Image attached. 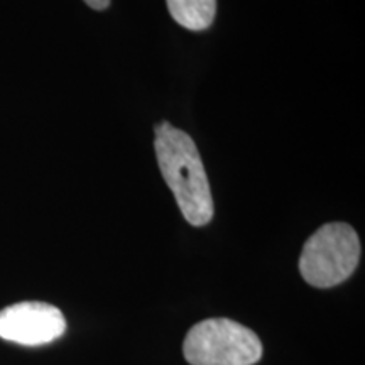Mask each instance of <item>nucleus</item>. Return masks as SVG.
Returning <instances> with one entry per match:
<instances>
[{"label": "nucleus", "instance_id": "f03ea898", "mask_svg": "<svg viewBox=\"0 0 365 365\" xmlns=\"http://www.w3.org/2000/svg\"><path fill=\"white\" fill-rule=\"evenodd\" d=\"M360 261V240L349 223H327L304 244L299 257L303 279L314 287H331L352 276Z\"/></svg>", "mask_w": 365, "mask_h": 365}, {"label": "nucleus", "instance_id": "f257e3e1", "mask_svg": "<svg viewBox=\"0 0 365 365\" xmlns=\"http://www.w3.org/2000/svg\"><path fill=\"white\" fill-rule=\"evenodd\" d=\"M154 150L164 181L175 195L182 217L203 227L213 218V198L202 156L195 140L170 122L154 127Z\"/></svg>", "mask_w": 365, "mask_h": 365}, {"label": "nucleus", "instance_id": "20e7f679", "mask_svg": "<svg viewBox=\"0 0 365 365\" xmlns=\"http://www.w3.org/2000/svg\"><path fill=\"white\" fill-rule=\"evenodd\" d=\"M66 330L61 309L43 301H22L0 312V339L24 346L51 344Z\"/></svg>", "mask_w": 365, "mask_h": 365}, {"label": "nucleus", "instance_id": "39448f33", "mask_svg": "<svg viewBox=\"0 0 365 365\" xmlns=\"http://www.w3.org/2000/svg\"><path fill=\"white\" fill-rule=\"evenodd\" d=\"M168 11L178 24L190 31H205L213 24L217 0H166Z\"/></svg>", "mask_w": 365, "mask_h": 365}, {"label": "nucleus", "instance_id": "423d86ee", "mask_svg": "<svg viewBox=\"0 0 365 365\" xmlns=\"http://www.w3.org/2000/svg\"><path fill=\"white\" fill-rule=\"evenodd\" d=\"M86 6L93 9V11H105L110 6V0H83Z\"/></svg>", "mask_w": 365, "mask_h": 365}, {"label": "nucleus", "instance_id": "7ed1b4c3", "mask_svg": "<svg viewBox=\"0 0 365 365\" xmlns=\"http://www.w3.org/2000/svg\"><path fill=\"white\" fill-rule=\"evenodd\" d=\"M182 354L191 365H254L262 357V344L234 319L210 318L188 331Z\"/></svg>", "mask_w": 365, "mask_h": 365}]
</instances>
